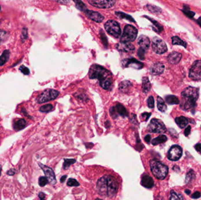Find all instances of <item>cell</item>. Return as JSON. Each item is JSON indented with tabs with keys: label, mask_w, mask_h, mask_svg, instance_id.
<instances>
[{
	"label": "cell",
	"mask_w": 201,
	"mask_h": 200,
	"mask_svg": "<svg viewBox=\"0 0 201 200\" xmlns=\"http://www.w3.org/2000/svg\"><path fill=\"white\" fill-rule=\"evenodd\" d=\"M75 3L77 8L82 11H85L86 10H87L85 5L84 4V3L81 1V0H73Z\"/></svg>",
	"instance_id": "cell-36"
},
{
	"label": "cell",
	"mask_w": 201,
	"mask_h": 200,
	"mask_svg": "<svg viewBox=\"0 0 201 200\" xmlns=\"http://www.w3.org/2000/svg\"><path fill=\"white\" fill-rule=\"evenodd\" d=\"M54 1L62 4H68L70 2V0H54Z\"/></svg>",
	"instance_id": "cell-50"
},
{
	"label": "cell",
	"mask_w": 201,
	"mask_h": 200,
	"mask_svg": "<svg viewBox=\"0 0 201 200\" xmlns=\"http://www.w3.org/2000/svg\"><path fill=\"white\" fill-rule=\"evenodd\" d=\"M151 170L154 175L159 180L165 179L168 173V167L159 161L151 160L150 161Z\"/></svg>",
	"instance_id": "cell-4"
},
{
	"label": "cell",
	"mask_w": 201,
	"mask_h": 200,
	"mask_svg": "<svg viewBox=\"0 0 201 200\" xmlns=\"http://www.w3.org/2000/svg\"><path fill=\"white\" fill-rule=\"evenodd\" d=\"M145 17L148 18V19H149V20L152 23V24H153L152 28H153L154 31H155V32H156L158 33H161L163 31V27L159 23H158L156 21L152 19V18H151L148 16H145Z\"/></svg>",
	"instance_id": "cell-27"
},
{
	"label": "cell",
	"mask_w": 201,
	"mask_h": 200,
	"mask_svg": "<svg viewBox=\"0 0 201 200\" xmlns=\"http://www.w3.org/2000/svg\"><path fill=\"white\" fill-rule=\"evenodd\" d=\"M105 28L108 33L113 37L118 38L121 33V30L119 24L114 20H109L105 24Z\"/></svg>",
	"instance_id": "cell-7"
},
{
	"label": "cell",
	"mask_w": 201,
	"mask_h": 200,
	"mask_svg": "<svg viewBox=\"0 0 201 200\" xmlns=\"http://www.w3.org/2000/svg\"><path fill=\"white\" fill-rule=\"evenodd\" d=\"M105 126L106 127V129H108L109 127L111 126V123L109 122V121H106L105 123Z\"/></svg>",
	"instance_id": "cell-57"
},
{
	"label": "cell",
	"mask_w": 201,
	"mask_h": 200,
	"mask_svg": "<svg viewBox=\"0 0 201 200\" xmlns=\"http://www.w3.org/2000/svg\"><path fill=\"white\" fill-rule=\"evenodd\" d=\"M67 175H64V176H62L61 178V179H60V181H61V183H64V182L65 181V180H66V178H67Z\"/></svg>",
	"instance_id": "cell-58"
},
{
	"label": "cell",
	"mask_w": 201,
	"mask_h": 200,
	"mask_svg": "<svg viewBox=\"0 0 201 200\" xmlns=\"http://www.w3.org/2000/svg\"><path fill=\"white\" fill-rule=\"evenodd\" d=\"M67 186L69 187H78L80 186V183L74 178H69L67 182Z\"/></svg>",
	"instance_id": "cell-40"
},
{
	"label": "cell",
	"mask_w": 201,
	"mask_h": 200,
	"mask_svg": "<svg viewBox=\"0 0 201 200\" xmlns=\"http://www.w3.org/2000/svg\"><path fill=\"white\" fill-rule=\"evenodd\" d=\"M199 97V88L189 86L181 93L180 107L185 111L191 110L195 107L196 102Z\"/></svg>",
	"instance_id": "cell-3"
},
{
	"label": "cell",
	"mask_w": 201,
	"mask_h": 200,
	"mask_svg": "<svg viewBox=\"0 0 201 200\" xmlns=\"http://www.w3.org/2000/svg\"><path fill=\"white\" fill-rule=\"evenodd\" d=\"M182 59V54L177 52H172L169 54L167 57V60L169 63L172 65L178 63Z\"/></svg>",
	"instance_id": "cell-18"
},
{
	"label": "cell",
	"mask_w": 201,
	"mask_h": 200,
	"mask_svg": "<svg viewBox=\"0 0 201 200\" xmlns=\"http://www.w3.org/2000/svg\"><path fill=\"white\" fill-rule=\"evenodd\" d=\"M16 173V170L15 169H11L7 172V174L10 175H13Z\"/></svg>",
	"instance_id": "cell-55"
},
{
	"label": "cell",
	"mask_w": 201,
	"mask_h": 200,
	"mask_svg": "<svg viewBox=\"0 0 201 200\" xmlns=\"http://www.w3.org/2000/svg\"><path fill=\"white\" fill-rule=\"evenodd\" d=\"M132 86V84L130 81H124L121 82L119 85V89L123 93H127Z\"/></svg>",
	"instance_id": "cell-21"
},
{
	"label": "cell",
	"mask_w": 201,
	"mask_h": 200,
	"mask_svg": "<svg viewBox=\"0 0 201 200\" xmlns=\"http://www.w3.org/2000/svg\"><path fill=\"white\" fill-rule=\"evenodd\" d=\"M116 48L118 51L125 53H132L135 51V46L126 42H120L116 45Z\"/></svg>",
	"instance_id": "cell-15"
},
{
	"label": "cell",
	"mask_w": 201,
	"mask_h": 200,
	"mask_svg": "<svg viewBox=\"0 0 201 200\" xmlns=\"http://www.w3.org/2000/svg\"><path fill=\"white\" fill-rule=\"evenodd\" d=\"M152 48L154 52L159 55L165 53L168 51V48L165 42L158 37H155L153 39Z\"/></svg>",
	"instance_id": "cell-10"
},
{
	"label": "cell",
	"mask_w": 201,
	"mask_h": 200,
	"mask_svg": "<svg viewBox=\"0 0 201 200\" xmlns=\"http://www.w3.org/2000/svg\"><path fill=\"white\" fill-rule=\"evenodd\" d=\"M200 197V193L199 191H196L191 196V198H193V199H198V198H199Z\"/></svg>",
	"instance_id": "cell-49"
},
{
	"label": "cell",
	"mask_w": 201,
	"mask_h": 200,
	"mask_svg": "<svg viewBox=\"0 0 201 200\" xmlns=\"http://www.w3.org/2000/svg\"><path fill=\"white\" fill-rule=\"evenodd\" d=\"M148 130L151 133L162 134L165 133L167 128L163 122L159 119H153L151 120L148 127Z\"/></svg>",
	"instance_id": "cell-8"
},
{
	"label": "cell",
	"mask_w": 201,
	"mask_h": 200,
	"mask_svg": "<svg viewBox=\"0 0 201 200\" xmlns=\"http://www.w3.org/2000/svg\"><path fill=\"white\" fill-rule=\"evenodd\" d=\"M49 183L46 177H40L38 180V184L40 187H43Z\"/></svg>",
	"instance_id": "cell-41"
},
{
	"label": "cell",
	"mask_w": 201,
	"mask_h": 200,
	"mask_svg": "<svg viewBox=\"0 0 201 200\" xmlns=\"http://www.w3.org/2000/svg\"><path fill=\"white\" fill-rule=\"evenodd\" d=\"M145 52L146 50H145L144 49L142 48H139V49L138 51V53L137 55L138 57L141 59V60H143L145 59Z\"/></svg>",
	"instance_id": "cell-43"
},
{
	"label": "cell",
	"mask_w": 201,
	"mask_h": 200,
	"mask_svg": "<svg viewBox=\"0 0 201 200\" xmlns=\"http://www.w3.org/2000/svg\"><path fill=\"white\" fill-rule=\"evenodd\" d=\"M195 149L197 152L201 153V144L200 143H198L195 145Z\"/></svg>",
	"instance_id": "cell-53"
},
{
	"label": "cell",
	"mask_w": 201,
	"mask_h": 200,
	"mask_svg": "<svg viewBox=\"0 0 201 200\" xmlns=\"http://www.w3.org/2000/svg\"><path fill=\"white\" fill-rule=\"evenodd\" d=\"M184 198L181 194H177L174 190H171V197L169 199H184Z\"/></svg>",
	"instance_id": "cell-39"
},
{
	"label": "cell",
	"mask_w": 201,
	"mask_h": 200,
	"mask_svg": "<svg viewBox=\"0 0 201 200\" xmlns=\"http://www.w3.org/2000/svg\"><path fill=\"white\" fill-rule=\"evenodd\" d=\"M197 23L198 24V25L201 27V16L199 17L198 19L197 20Z\"/></svg>",
	"instance_id": "cell-59"
},
{
	"label": "cell",
	"mask_w": 201,
	"mask_h": 200,
	"mask_svg": "<svg viewBox=\"0 0 201 200\" xmlns=\"http://www.w3.org/2000/svg\"><path fill=\"white\" fill-rule=\"evenodd\" d=\"M10 51L8 50H5L0 57V66H3L7 63L10 57Z\"/></svg>",
	"instance_id": "cell-29"
},
{
	"label": "cell",
	"mask_w": 201,
	"mask_h": 200,
	"mask_svg": "<svg viewBox=\"0 0 201 200\" xmlns=\"http://www.w3.org/2000/svg\"><path fill=\"white\" fill-rule=\"evenodd\" d=\"M109 113H110L111 116L113 119H116L118 116V115L115 110V106H113L110 109V110H109Z\"/></svg>",
	"instance_id": "cell-44"
},
{
	"label": "cell",
	"mask_w": 201,
	"mask_h": 200,
	"mask_svg": "<svg viewBox=\"0 0 201 200\" xmlns=\"http://www.w3.org/2000/svg\"><path fill=\"white\" fill-rule=\"evenodd\" d=\"M165 70V66L162 63L157 62L153 64L150 68V73L152 75H158L162 74Z\"/></svg>",
	"instance_id": "cell-17"
},
{
	"label": "cell",
	"mask_w": 201,
	"mask_h": 200,
	"mask_svg": "<svg viewBox=\"0 0 201 200\" xmlns=\"http://www.w3.org/2000/svg\"><path fill=\"white\" fill-rule=\"evenodd\" d=\"M195 174L193 170H191L186 175V179L185 182L186 184H189L191 183L192 182L195 180Z\"/></svg>",
	"instance_id": "cell-34"
},
{
	"label": "cell",
	"mask_w": 201,
	"mask_h": 200,
	"mask_svg": "<svg viewBox=\"0 0 201 200\" xmlns=\"http://www.w3.org/2000/svg\"><path fill=\"white\" fill-rule=\"evenodd\" d=\"M147 102H148V106L150 108H151V109L154 108V98L153 96H150L148 99Z\"/></svg>",
	"instance_id": "cell-45"
},
{
	"label": "cell",
	"mask_w": 201,
	"mask_h": 200,
	"mask_svg": "<svg viewBox=\"0 0 201 200\" xmlns=\"http://www.w3.org/2000/svg\"><path fill=\"white\" fill-rule=\"evenodd\" d=\"M1 170H2V167L1 166H0V176H1Z\"/></svg>",
	"instance_id": "cell-61"
},
{
	"label": "cell",
	"mask_w": 201,
	"mask_h": 200,
	"mask_svg": "<svg viewBox=\"0 0 201 200\" xmlns=\"http://www.w3.org/2000/svg\"><path fill=\"white\" fill-rule=\"evenodd\" d=\"M172 43L174 45H180L185 48L187 47V44L184 41L182 40L178 36L172 37Z\"/></svg>",
	"instance_id": "cell-28"
},
{
	"label": "cell",
	"mask_w": 201,
	"mask_h": 200,
	"mask_svg": "<svg viewBox=\"0 0 201 200\" xmlns=\"http://www.w3.org/2000/svg\"><path fill=\"white\" fill-rule=\"evenodd\" d=\"M118 181L112 175H104L97 181V192L102 197L110 198L114 197L118 192Z\"/></svg>",
	"instance_id": "cell-1"
},
{
	"label": "cell",
	"mask_w": 201,
	"mask_h": 200,
	"mask_svg": "<svg viewBox=\"0 0 201 200\" xmlns=\"http://www.w3.org/2000/svg\"><path fill=\"white\" fill-rule=\"evenodd\" d=\"M147 8L150 12L155 14H159L162 12V10L160 8L154 5H147Z\"/></svg>",
	"instance_id": "cell-35"
},
{
	"label": "cell",
	"mask_w": 201,
	"mask_h": 200,
	"mask_svg": "<svg viewBox=\"0 0 201 200\" xmlns=\"http://www.w3.org/2000/svg\"><path fill=\"white\" fill-rule=\"evenodd\" d=\"M26 125H27L26 121L23 119H20L14 122L13 127H14V129L16 131H19L25 128Z\"/></svg>",
	"instance_id": "cell-23"
},
{
	"label": "cell",
	"mask_w": 201,
	"mask_h": 200,
	"mask_svg": "<svg viewBox=\"0 0 201 200\" xmlns=\"http://www.w3.org/2000/svg\"><path fill=\"white\" fill-rule=\"evenodd\" d=\"M20 70L23 73V74L25 75H28L29 74V70L28 68L25 67V66H21L20 68Z\"/></svg>",
	"instance_id": "cell-46"
},
{
	"label": "cell",
	"mask_w": 201,
	"mask_h": 200,
	"mask_svg": "<svg viewBox=\"0 0 201 200\" xmlns=\"http://www.w3.org/2000/svg\"><path fill=\"white\" fill-rule=\"evenodd\" d=\"M100 35H101V39L102 40V42L104 46L106 48L108 46V41H107L106 36L104 34V32L102 30H100Z\"/></svg>",
	"instance_id": "cell-42"
},
{
	"label": "cell",
	"mask_w": 201,
	"mask_h": 200,
	"mask_svg": "<svg viewBox=\"0 0 201 200\" xmlns=\"http://www.w3.org/2000/svg\"><path fill=\"white\" fill-rule=\"evenodd\" d=\"M138 44L140 48L147 50L150 46V40L148 36L142 35L138 38Z\"/></svg>",
	"instance_id": "cell-20"
},
{
	"label": "cell",
	"mask_w": 201,
	"mask_h": 200,
	"mask_svg": "<svg viewBox=\"0 0 201 200\" xmlns=\"http://www.w3.org/2000/svg\"><path fill=\"white\" fill-rule=\"evenodd\" d=\"M145 139V141L147 142V143H150V141H151V136L150 134H147V136H146L144 138Z\"/></svg>",
	"instance_id": "cell-54"
},
{
	"label": "cell",
	"mask_w": 201,
	"mask_h": 200,
	"mask_svg": "<svg viewBox=\"0 0 201 200\" xmlns=\"http://www.w3.org/2000/svg\"><path fill=\"white\" fill-rule=\"evenodd\" d=\"M167 140V137L165 135H160L158 137L152 140V144L154 145H156L161 143L166 142Z\"/></svg>",
	"instance_id": "cell-30"
},
{
	"label": "cell",
	"mask_w": 201,
	"mask_h": 200,
	"mask_svg": "<svg viewBox=\"0 0 201 200\" xmlns=\"http://www.w3.org/2000/svg\"><path fill=\"white\" fill-rule=\"evenodd\" d=\"M182 11L187 16L191 18V19H192V18H193V16L195 15V13L194 12L191 11L189 7L187 5H185V4H184L183 5V10H182Z\"/></svg>",
	"instance_id": "cell-32"
},
{
	"label": "cell",
	"mask_w": 201,
	"mask_h": 200,
	"mask_svg": "<svg viewBox=\"0 0 201 200\" xmlns=\"http://www.w3.org/2000/svg\"><path fill=\"white\" fill-rule=\"evenodd\" d=\"M76 162L75 159H64V162L63 165V169L66 170L69 167V166Z\"/></svg>",
	"instance_id": "cell-37"
},
{
	"label": "cell",
	"mask_w": 201,
	"mask_h": 200,
	"mask_svg": "<svg viewBox=\"0 0 201 200\" xmlns=\"http://www.w3.org/2000/svg\"><path fill=\"white\" fill-rule=\"evenodd\" d=\"M115 14H116L117 16H118L119 18H122V19H125V20H128V21H130V22H132V23H135V22L134 18L131 16H130L129 15L124 14L123 12H116Z\"/></svg>",
	"instance_id": "cell-33"
},
{
	"label": "cell",
	"mask_w": 201,
	"mask_h": 200,
	"mask_svg": "<svg viewBox=\"0 0 201 200\" xmlns=\"http://www.w3.org/2000/svg\"><path fill=\"white\" fill-rule=\"evenodd\" d=\"M38 197H39V198L41 199H44L45 198V194L44 193H43V192H40L38 194Z\"/></svg>",
	"instance_id": "cell-56"
},
{
	"label": "cell",
	"mask_w": 201,
	"mask_h": 200,
	"mask_svg": "<svg viewBox=\"0 0 201 200\" xmlns=\"http://www.w3.org/2000/svg\"><path fill=\"white\" fill-rule=\"evenodd\" d=\"M122 65L123 67L133 68L136 69H141L143 67V63L139 62L135 58H128L122 61Z\"/></svg>",
	"instance_id": "cell-14"
},
{
	"label": "cell",
	"mask_w": 201,
	"mask_h": 200,
	"mask_svg": "<svg viewBox=\"0 0 201 200\" xmlns=\"http://www.w3.org/2000/svg\"><path fill=\"white\" fill-rule=\"evenodd\" d=\"M89 4L98 8H109L115 4V0H88Z\"/></svg>",
	"instance_id": "cell-11"
},
{
	"label": "cell",
	"mask_w": 201,
	"mask_h": 200,
	"mask_svg": "<svg viewBox=\"0 0 201 200\" xmlns=\"http://www.w3.org/2000/svg\"><path fill=\"white\" fill-rule=\"evenodd\" d=\"M115 110L118 115L124 117L128 116V112H127L126 108L121 103H117L115 106Z\"/></svg>",
	"instance_id": "cell-22"
},
{
	"label": "cell",
	"mask_w": 201,
	"mask_h": 200,
	"mask_svg": "<svg viewBox=\"0 0 201 200\" xmlns=\"http://www.w3.org/2000/svg\"><path fill=\"white\" fill-rule=\"evenodd\" d=\"M165 101L169 104H178L179 103L178 98L174 95H168L165 97Z\"/></svg>",
	"instance_id": "cell-31"
},
{
	"label": "cell",
	"mask_w": 201,
	"mask_h": 200,
	"mask_svg": "<svg viewBox=\"0 0 201 200\" xmlns=\"http://www.w3.org/2000/svg\"><path fill=\"white\" fill-rule=\"evenodd\" d=\"M141 185L147 188H151L154 186V181L151 177L148 175H143L141 178Z\"/></svg>",
	"instance_id": "cell-19"
},
{
	"label": "cell",
	"mask_w": 201,
	"mask_h": 200,
	"mask_svg": "<svg viewBox=\"0 0 201 200\" xmlns=\"http://www.w3.org/2000/svg\"><path fill=\"white\" fill-rule=\"evenodd\" d=\"M59 95L60 92L54 89H47L38 95L37 97V102L38 103H43L49 102L56 99Z\"/></svg>",
	"instance_id": "cell-6"
},
{
	"label": "cell",
	"mask_w": 201,
	"mask_h": 200,
	"mask_svg": "<svg viewBox=\"0 0 201 200\" xmlns=\"http://www.w3.org/2000/svg\"><path fill=\"white\" fill-rule=\"evenodd\" d=\"M175 122L180 129H183L188 125V120L185 117L180 116L175 118Z\"/></svg>",
	"instance_id": "cell-24"
},
{
	"label": "cell",
	"mask_w": 201,
	"mask_h": 200,
	"mask_svg": "<svg viewBox=\"0 0 201 200\" xmlns=\"http://www.w3.org/2000/svg\"><path fill=\"white\" fill-rule=\"evenodd\" d=\"M185 192L187 194H188V195H189L190 194H191V191L189 190H188V189H186L185 190Z\"/></svg>",
	"instance_id": "cell-60"
},
{
	"label": "cell",
	"mask_w": 201,
	"mask_h": 200,
	"mask_svg": "<svg viewBox=\"0 0 201 200\" xmlns=\"http://www.w3.org/2000/svg\"><path fill=\"white\" fill-rule=\"evenodd\" d=\"M189 77L193 81L201 80V60L193 62L189 70Z\"/></svg>",
	"instance_id": "cell-9"
},
{
	"label": "cell",
	"mask_w": 201,
	"mask_h": 200,
	"mask_svg": "<svg viewBox=\"0 0 201 200\" xmlns=\"http://www.w3.org/2000/svg\"><path fill=\"white\" fill-rule=\"evenodd\" d=\"M40 167L41 168V169L43 170L45 177L47 178L49 183L51 185H55L57 183V180H56V175H55V173L53 171V170L43 165L41 163H39L38 164Z\"/></svg>",
	"instance_id": "cell-12"
},
{
	"label": "cell",
	"mask_w": 201,
	"mask_h": 200,
	"mask_svg": "<svg viewBox=\"0 0 201 200\" xmlns=\"http://www.w3.org/2000/svg\"><path fill=\"white\" fill-rule=\"evenodd\" d=\"M151 113H143L141 115L142 117L144 118L145 121H147L148 119L150 118V117L151 116Z\"/></svg>",
	"instance_id": "cell-47"
},
{
	"label": "cell",
	"mask_w": 201,
	"mask_h": 200,
	"mask_svg": "<svg viewBox=\"0 0 201 200\" xmlns=\"http://www.w3.org/2000/svg\"><path fill=\"white\" fill-rule=\"evenodd\" d=\"M0 10H1V7H0Z\"/></svg>",
	"instance_id": "cell-62"
},
{
	"label": "cell",
	"mask_w": 201,
	"mask_h": 200,
	"mask_svg": "<svg viewBox=\"0 0 201 200\" xmlns=\"http://www.w3.org/2000/svg\"><path fill=\"white\" fill-rule=\"evenodd\" d=\"M191 127L190 126H188L187 127L186 129L185 130V132H184V134H185V136L187 137V136H189V134L190 133H191Z\"/></svg>",
	"instance_id": "cell-51"
},
{
	"label": "cell",
	"mask_w": 201,
	"mask_h": 200,
	"mask_svg": "<svg viewBox=\"0 0 201 200\" xmlns=\"http://www.w3.org/2000/svg\"><path fill=\"white\" fill-rule=\"evenodd\" d=\"M23 38L24 40H26L27 36H28V34H27V29L26 28H24L23 30Z\"/></svg>",
	"instance_id": "cell-52"
},
{
	"label": "cell",
	"mask_w": 201,
	"mask_h": 200,
	"mask_svg": "<svg viewBox=\"0 0 201 200\" xmlns=\"http://www.w3.org/2000/svg\"><path fill=\"white\" fill-rule=\"evenodd\" d=\"M138 35L137 29L132 25H127L125 27L120 41L130 42H133L137 38Z\"/></svg>",
	"instance_id": "cell-5"
},
{
	"label": "cell",
	"mask_w": 201,
	"mask_h": 200,
	"mask_svg": "<svg viewBox=\"0 0 201 200\" xmlns=\"http://www.w3.org/2000/svg\"><path fill=\"white\" fill-rule=\"evenodd\" d=\"M84 13L90 20L97 23H101L104 20V16L98 12L86 10L84 11Z\"/></svg>",
	"instance_id": "cell-16"
},
{
	"label": "cell",
	"mask_w": 201,
	"mask_h": 200,
	"mask_svg": "<svg viewBox=\"0 0 201 200\" xmlns=\"http://www.w3.org/2000/svg\"><path fill=\"white\" fill-rule=\"evenodd\" d=\"M53 109V106L51 104H47L41 106L40 109V111L43 113H48L51 112Z\"/></svg>",
	"instance_id": "cell-38"
},
{
	"label": "cell",
	"mask_w": 201,
	"mask_h": 200,
	"mask_svg": "<svg viewBox=\"0 0 201 200\" xmlns=\"http://www.w3.org/2000/svg\"><path fill=\"white\" fill-rule=\"evenodd\" d=\"M157 107L158 110L162 112H165L167 110V106L165 102L159 96L157 97Z\"/></svg>",
	"instance_id": "cell-26"
},
{
	"label": "cell",
	"mask_w": 201,
	"mask_h": 200,
	"mask_svg": "<svg viewBox=\"0 0 201 200\" xmlns=\"http://www.w3.org/2000/svg\"><path fill=\"white\" fill-rule=\"evenodd\" d=\"M6 35V32L0 30V43H1L5 38V35Z\"/></svg>",
	"instance_id": "cell-48"
},
{
	"label": "cell",
	"mask_w": 201,
	"mask_h": 200,
	"mask_svg": "<svg viewBox=\"0 0 201 200\" xmlns=\"http://www.w3.org/2000/svg\"><path fill=\"white\" fill-rule=\"evenodd\" d=\"M182 155V149L178 145H174L171 147L168 153V158L171 161L178 160Z\"/></svg>",
	"instance_id": "cell-13"
},
{
	"label": "cell",
	"mask_w": 201,
	"mask_h": 200,
	"mask_svg": "<svg viewBox=\"0 0 201 200\" xmlns=\"http://www.w3.org/2000/svg\"><path fill=\"white\" fill-rule=\"evenodd\" d=\"M89 77L91 79H98L104 89L111 90L113 83L112 74L104 67L98 65L91 66L89 70Z\"/></svg>",
	"instance_id": "cell-2"
},
{
	"label": "cell",
	"mask_w": 201,
	"mask_h": 200,
	"mask_svg": "<svg viewBox=\"0 0 201 200\" xmlns=\"http://www.w3.org/2000/svg\"><path fill=\"white\" fill-rule=\"evenodd\" d=\"M151 85L147 77H143L142 79V91L144 94H147L151 90Z\"/></svg>",
	"instance_id": "cell-25"
}]
</instances>
